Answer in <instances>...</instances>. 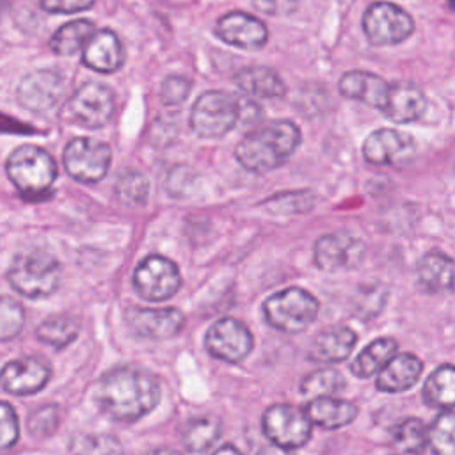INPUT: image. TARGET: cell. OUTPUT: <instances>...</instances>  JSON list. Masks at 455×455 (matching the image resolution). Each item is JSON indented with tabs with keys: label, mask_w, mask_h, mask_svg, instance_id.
I'll return each mask as SVG.
<instances>
[{
	"label": "cell",
	"mask_w": 455,
	"mask_h": 455,
	"mask_svg": "<svg viewBox=\"0 0 455 455\" xmlns=\"http://www.w3.org/2000/svg\"><path fill=\"white\" fill-rule=\"evenodd\" d=\"M192 89V80L183 75H169L162 82L160 98L165 105H180L183 103Z\"/></svg>",
	"instance_id": "60d3db41"
},
{
	"label": "cell",
	"mask_w": 455,
	"mask_h": 455,
	"mask_svg": "<svg viewBox=\"0 0 455 455\" xmlns=\"http://www.w3.org/2000/svg\"><path fill=\"white\" fill-rule=\"evenodd\" d=\"M418 284L430 293L455 288V259L441 251H428L416 265Z\"/></svg>",
	"instance_id": "7402d4cb"
},
{
	"label": "cell",
	"mask_w": 455,
	"mask_h": 455,
	"mask_svg": "<svg viewBox=\"0 0 455 455\" xmlns=\"http://www.w3.org/2000/svg\"><path fill=\"white\" fill-rule=\"evenodd\" d=\"M263 432L272 441L286 450L306 444L311 435V419L307 414L288 403L270 405L263 412Z\"/></svg>",
	"instance_id": "8fae6325"
},
{
	"label": "cell",
	"mask_w": 455,
	"mask_h": 455,
	"mask_svg": "<svg viewBox=\"0 0 455 455\" xmlns=\"http://www.w3.org/2000/svg\"><path fill=\"white\" fill-rule=\"evenodd\" d=\"M363 30L371 44L391 46L414 32V20L405 9L391 2H375L363 14Z\"/></svg>",
	"instance_id": "ba28073f"
},
{
	"label": "cell",
	"mask_w": 455,
	"mask_h": 455,
	"mask_svg": "<svg viewBox=\"0 0 455 455\" xmlns=\"http://www.w3.org/2000/svg\"><path fill=\"white\" fill-rule=\"evenodd\" d=\"M82 60L89 69L98 73L117 71L124 62V52L117 34L110 28L98 30L84 48Z\"/></svg>",
	"instance_id": "44dd1931"
},
{
	"label": "cell",
	"mask_w": 455,
	"mask_h": 455,
	"mask_svg": "<svg viewBox=\"0 0 455 455\" xmlns=\"http://www.w3.org/2000/svg\"><path fill=\"white\" fill-rule=\"evenodd\" d=\"M64 91V78L55 69H34L27 73L18 87V103L30 112L43 114L53 108Z\"/></svg>",
	"instance_id": "4fadbf2b"
},
{
	"label": "cell",
	"mask_w": 455,
	"mask_h": 455,
	"mask_svg": "<svg viewBox=\"0 0 455 455\" xmlns=\"http://www.w3.org/2000/svg\"><path fill=\"white\" fill-rule=\"evenodd\" d=\"M414 149V140L409 133L379 128L371 132L363 144V156L373 165H393L411 155Z\"/></svg>",
	"instance_id": "ac0fdd59"
},
{
	"label": "cell",
	"mask_w": 455,
	"mask_h": 455,
	"mask_svg": "<svg viewBox=\"0 0 455 455\" xmlns=\"http://www.w3.org/2000/svg\"><path fill=\"white\" fill-rule=\"evenodd\" d=\"M427 110L425 92L412 82H393L389 85L387 105L382 114L398 124L418 121Z\"/></svg>",
	"instance_id": "ffe728a7"
},
{
	"label": "cell",
	"mask_w": 455,
	"mask_h": 455,
	"mask_svg": "<svg viewBox=\"0 0 455 455\" xmlns=\"http://www.w3.org/2000/svg\"><path fill=\"white\" fill-rule=\"evenodd\" d=\"M128 327L139 338L148 339H169L181 332L185 316L178 307H132L126 313Z\"/></svg>",
	"instance_id": "2e32d148"
},
{
	"label": "cell",
	"mask_w": 455,
	"mask_h": 455,
	"mask_svg": "<svg viewBox=\"0 0 455 455\" xmlns=\"http://www.w3.org/2000/svg\"><path fill=\"white\" fill-rule=\"evenodd\" d=\"M387 300V288L373 283V284H364L357 290L354 297V311L361 318H373L377 316L382 307L386 306Z\"/></svg>",
	"instance_id": "8d00e7d4"
},
{
	"label": "cell",
	"mask_w": 455,
	"mask_h": 455,
	"mask_svg": "<svg viewBox=\"0 0 455 455\" xmlns=\"http://www.w3.org/2000/svg\"><path fill=\"white\" fill-rule=\"evenodd\" d=\"M252 4L258 11L272 16H288L299 7V0H252Z\"/></svg>",
	"instance_id": "f6af8a7d"
},
{
	"label": "cell",
	"mask_w": 455,
	"mask_h": 455,
	"mask_svg": "<svg viewBox=\"0 0 455 455\" xmlns=\"http://www.w3.org/2000/svg\"><path fill=\"white\" fill-rule=\"evenodd\" d=\"M236 87L254 98H279L286 92L281 75L268 66H247L235 75Z\"/></svg>",
	"instance_id": "cb8c5ba5"
},
{
	"label": "cell",
	"mask_w": 455,
	"mask_h": 455,
	"mask_svg": "<svg viewBox=\"0 0 455 455\" xmlns=\"http://www.w3.org/2000/svg\"><path fill=\"white\" fill-rule=\"evenodd\" d=\"M114 192H116L117 199L123 204L142 206L148 201L149 181L142 172L128 169V171H123L117 176V181L114 185Z\"/></svg>",
	"instance_id": "d6a6232c"
},
{
	"label": "cell",
	"mask_w": 455,
	"mask_h": 455,
	"mask_svg": "<svg viewBox=\"0 0 455 455\" xmlns=\"http://www.w3.org/2000/svg\"><path fill=\"white\" fill-rule=\"evenodd\" d=\"M423 400L427 405L450 411L455 407V366L441 364L423 384Z\"/></svg>",
	"instance_id": "83f0119b"
},
{
	"label": "cell",
	"mask_w": 455,
	"mask_h": 455,
	"mask_svg": "<svg viewBox=\"0 0 455 455\" xmlns=\"http://www.w3.org/2000/svg\"><path fill=\"white\" fill-rule=\"evenodd\" d=\"M94 34L96 27L91 20H73L55 30L48 44L57 55H73L78 50L85 48Z\"/></svg>",
	"instance_id": "f1b7e54d"
},
{
	"label": "cell",
	"mask_w": 455,
	"mask_h": 455,
	"mask_svg": "<svg viewBox=\"0 0 455 455\" xmlns=\"http://www.w3.org/2000/svg\"><path fill=\"white\" fill-rule=\"evenodd\" d=\"M110 160V146L94 137H75L66 144L62 153L68 174L80 183H98L103 180Z\"/></svg>",
	"instance_id": "52a82bcc"
},
{
	"label": "cell",
	"mask_w": 455,
	"mask_h": 455,
	"mask_svg": "<svg viewBox=\"0 0 455 455\" xmlns=\"http://www.w3.org/2000/svg\"><path fill=\"white\" fill-rule=\"evenodd\" d=\"M355 343L357 334L350 327H334L313 339L309 357L318 363H338L350 355Z\"/></svg>",
	"instance_id": "d4e9b609"
},
{
	"label": "cell",
	"mask_w": 455,
	"mask_h": 455,
	"mask_svg": "<svg viewBox=\"0 0 455 455\" xmlns=\"http://www.w3.org/2000/svg\"><path fill=\"white\" fill-rule=\"evenodd\" d=\"M393 443L400 451L418 455L428 444V430L421 419L409 418L395 427Z\"/></svg>",
	"instance_id": "836d02e7"
},
{
	"label": "cell",
	"mask_w": 455,
	"mask_h": 455,
	"mask_svg": "<svg viewBox=\"0 0 455 455\" xmlns=\"http://www.w3.org/2000/svg\"><path fill=\"white\" fill-rule=\"evenodd\" d=\"M300 130L291 121H274L247 133L235 149L238 164L256 174L281 167L299 148Z\"/></svg>",
	"instance_id": "7a4b0ae2"
},
{
	"label": "cell",
	"mask_w": 455,
	"mask_h": 455,
	"mask_svg": "<svg viewBox=\"0 0 455 455\" xmlns=\"http://www.w3.org/2000/svg\"><path fill=\"white\" fill-rule=\"evenodd\" d=\"M20 435V427H18V416L14 409L7 403L2 402L0 405V448L9 450L14 446Z\"/></svg>",
	"instance_id": "7bdbcfd3"
},
{
	"label": "cell",
	"mask_w": 455,
	"mask_h": 455,
	"mask_svg": "<svg viewBox=\"0 0 455 455\" xmlns=\"http://www.w3.org/2000/svg\"><path fill=\"white\" fill-rule=\"evenodd\" d=\"M197 180V174L188 165H176L167 172L165 178V188L174 197H185L194 188V183Z\"/></svg>",
	"instance_id": "ab89813d"
},
{
	"label": "cell",
	"mask_w": 455,
	"mask_h": 455,
	"mask_svg": "<svg viewBox=\"0 0 455 455\" xmlns=\"http://www.w3.org/2000/svg\"><path fill=\"white\" fill-rule=\"evenodd\" d=\"M398 350V343L393 338H377L368 347H364L354 359L350 370L359 379H368L379 373Z\"/></svg>",
	"instance_id": "4316f807"
},
{
	"label": "cell",
	"mask_w": 455,
	"mask_h": 455,
	"mask_svg": "<svg viewBox=\"0 0 455 455\" xmlns=\"http://www.w3.org/2000/svg\"><path fill=\"white\" fill-rule=\"evenodd\" d=\"M215 34L228 44L243 50H259L268 39L267 25L243 11H231L219 18Z\"/></svg>",
	"instance_id": "e0dca14e"
},
{
	"label": "cell",
	"mask_w": 455,
	"mask_h": 455,
	"mask_svg": "<svg viewBox=\"0 0 455 455\" xmlns=\"http://www.w3.org/2000/svg\"><path fill=\"white\" fill-rule=\"evenodd\" d=\"M116 98L108 85L101 82L82 84L69 98L68 110L71 119L89 130L105 126L114 116Z\"/></svg>",
	"instance_id": "30bf717a"
},
{
	"label": "cell",
	"mask_w": 455,
	"mask_h": 455,
	"mask_svg": "<svg viewBox=\"0 0 455 455\" xmlns=\"http://www.w3.org/2000/svg\"><path fill=\"white\" fill-rule=\"evenodd\" d=\"M149 455H181V453H178L176 450H171V448H160V450L151 451Z\"/></svg>",
	"instance_id": "c3c4849f"
},
{
	"label": "cell",
	"mask_w": 455,
	"mask_h": 455,
	"mask_svg": "<svg viewBox=\"0 0 455 455\" xmlns=\"http://www.w3.org/2000/svg\"><path fill=\"white\" fill-rule=\"evenodd\" d=\"M364 256V245L361 240L347 233L323 235L315 242L313 259L320 270L334 272L341 268H352L361 263Z\"/></svg>",
	"instance_id": "5bb4252c"
},
{
	"label": "cell",
	"mask_w": 455,
	"mask_h": 455,
	"mask_svg": "<svg viewBox=\"0 0 455 455\" xmlns=\"http://www.w3.org/2000/svg\"><path fill=\"white\" fill-rule=\"evenodd\" d=\"M39 4L46 12L71 14V12L91 9L94 0H39Z\"/></svg>",
	"instance_id": "ee69618b"
},
{
	"label": "cell",
	"mask_w": 455,
	"mask_h": 455,
	"mask_svg": "<svg viewBox=\"0 0 455 455\" xmlns=\"http://www.w3.org/2000/svg\"><path fill=\"white\" fill-rule=\"evenodd\" d=\"M52 377L48 361L37 355L12 359L2 368V387L11 395H32L46 386Z\"/></svg>",
	"instance_id": "9a60e30c"
},
{
	"label": "cell",
	"mask_w": 455,
	"mask_h": 455,
	"mask_svg": "<svg viewBox=\"0 0 455 455\" xmlns=\"http://www.w3.org/2000/svg\"><path fill=\"white\" fill-rule=\"evenodd\" d=\"M423 371V363L414 354H396L377 375V387L386 393L411 389Z\"/></svg>",
	"instance_id": "603a6c76"
},
{
	"label": "cell",
	"mask_w": 455,
	"mask_h": 455,
	"mask_svg": "<svg viewBox=\"0 0 455 455\" xmlns=\"http://www.w3.org/2000/svg\"><path fill=\"white\" fill-rule=\"evenodd\" d=\"M78 332H80L78 322L68 315L50 316L43 323H39V327L36 329V336L39 338V341L55 348H62L71 341H75Z\"/></svg>",
	"instance_id": "4dcf8cb0"
},
{
	"label": "cell",
	"mask_w": 455,
	"mask_h": 455,
	"mask_svg": "<svg viewBox=\"0 0 455 455\" xmlns=\"http://www.w3.org/2000/svg\"><path fill=\"white\" fill-rule=\"evenodd\" d=\"M434 455H455V412L443 411L428 428Z\"/></svg>",
	"instance_id": "e575fe53"
},
{
	"label": "cell",
	"mask_w": 455,
	"mask_h": 455,
	"mask_svg": "<svg viewBox=\"0 0 455 455\" xmlns=\"http://www.w3.org/2000/svg\"><path fill=\"white\" fill-rule=\"evenodd\" d=\"M7 277L18 293L28 299H43L59 288L60 265L50 252L30 249L14 256Z\"/></svg>",
	"instance_id": "3957f363"
},
{
	"label": "cell",
	"mask_w": 455,
	"mask_h": 455,
	"mask_svg": "<svg viewBox=\"0 0 455 455\" xmlns=\"http://www.w3.org/2000/svg\"><path fill=\"white\" fill-rule=\"evenodd\" d=\"M345 386L343 375L338 373L336 370H316L306 375L300 382V393L304 396L322 398V396H331L338 391H341Z\"/></svg>",
	"instance_id": "d590c367"
},
{
	"label": "cell",
	"mask_w": 455,
	"mask_h": 455,
	"mask_svg": "<svg viewBox=\"0 0 455 455\" xmlns=\"http://www.w3.org/2000/svg\"><path fill=\"white\" fill-rule=\"evenodd\" d=\"M5 172L21 196H43L57 178V164L46 149L25 144L9 155Z\"/></svg>",
	"instance_id": "277c9868"
},
{
	"label": "cell",
	"mask_w": 455,
	"mask_h": 455,
	"mask_svg": "<svg viewBox=\"0 0 455 455\" xmlns=\"http://www.w3.org/2000/svg\"><path fill=\"white\" fill-rule=\"evenodd\" d=\"M25 322L23 307L11 297H2L0 302V339L9 341L21 332Z\"/></svg>",
	"instance_id": "74e56055"
},
{
	"label": "cell",
	"mask_w": 455,
	"mask_h": 455,
	"mask_svg": "<svg viewBox=\"0 0 455 455\" xmlns=\"http://www.w3.org/2000/svg\"><path fill=\"white\" fill-rule=\"evenodd\" d=\"M263 313L274 329L299 332L316 318L318 300L304 288L290 286L270 295L263 304Z\"/></svg>",
	"instance_id": "5b68a950"
},
{
	"label": "cell",
	"mask_w": 455,
	"mask_h": 455,
	"mask_svg": "<svg viewBox=\"0 0 455 455\" xmlns=\"http://www.w3.org/2000/svg\"><path fill=\"white\" fill-rule=\"evenodd\" d=\"M71 455H123V446L110 434H75L69 439Z\"/></svg>",
	"instance_id": "1f68e13d"
},
{
	"label": "cell",
	"mask_w": 455,
	"mask_h": 455,
	"mask_svg": "<svg viewBox=\"0 0 455 455\" xmlns=\"http://www.w3.org/2000/svg\"><path fill=\"white\" fill-rule=\"evenodd\" d=\"M389 85L384 78H380L375 73L354 69L347 71L339 78V92L348 100L363 101L373 108L384 110L389 98Z\"/></svg>",
	"instance_id": "d6986e66"
},
{
	"label": "cell",
	"mask_w": 455,
	"mask_h": 455,
	"mask_svg": "<svg viewBox=\"0 0 455 455\" xmlns=\"http://www.w3.org/2000/svg\"><path fill=\"white\" fill-rule=\"evenodd\" d=\"M220 421L215 416H201L185 425L183 444L192 453L206 451L220 435Z\"/></svg>",
	"instance_id": "f546056e"
},
{
	"label": "cell",
	"mask_w": 455,
	"mask_h": 455,
	"mask_svg": "<svg viewBox=\"0 0 455 455\" xmlns=\"http://www.w3.org/2000/svg\"><path fill=\"white\" fill-rule=\"evenodd\" d=\"M57 425H59V414H57V407L53 405H43L36 409L28 418V430L34 437L52 435Z\"/></svg>",
	"instance_id": "b9f144b4"
},
{
	"label": "cell",
	"mask_w": 455,
	"mask_h": 455,
	"mask_svg": "<svg viewBox=\"0 0 455 455\" xmlns=\"http://www.w3.org/2000/svg\"><path fill=\"white\" fill-rule=\"evenodd\" d=\"M204 345L213 357L226 363H240L251 354L254 339L245 323L226 316L208 329Z\"/></svg>",
	"instance_id": "7c38bea8"
},
{
	"label": "cell",
	"mask_w": 455,
	"mask_h": 455,
	"mask_svg": "<svg viewBox=\"0 0 455 455\" xmlns=\"http://www.w3.org/2000/svg\"><path fill=\"white\" fill-rule=\"evenodd\" d=\"M313 194L309 190H300V192H284L277 194L265 203L272 212L277 213H299V212H307L313 206Z\"/></svg>",
	"instance_id": "f35d334b"
},
{
	"label": "cell",
	"mask_w": 455,
	"mask_h": 455,
	"mask_svg": "<svg viewBox=\"0 0 455 455\" xmlns=\"http://www.w3.org/2000/svg\"><path fill=\"white\" fill-rule=\"evenodd\" d=\"M132 281L137 293L149 302L167 300L181 286L180 268L174 261L160 254H149L144 258L137 265Z\"/></svg>",
	"instance_id": "9c48e42d"
},
{
	"label": "cell",
	"mask_w": 455,
	"mask_h": 455,
	"mask_svg": "<svg viewBox=\"0 0 455 455\" xmlns=\"http://www.w3.org/2000/svg\"><path fill=\"white\" fill-rule=\"evenodd\" d=\"M213 455H242V453L233 444H224Z\"/></svg>",
	"instance_id": "7dc6e473"
},
{
	"label": "cell",
	"mask_w": 455,
	"mask_h": 455,
	"mask_svg": "<svg viewBox=\"0 0 455 455\" xmlns=\"http://www.w3.org/2000/svg\"><path fill=\"white\" fill-rule=\"evenodd\" d=\"M240 116L238 98L222 91H206L190 110V128L197 137L217 139L233 130Z\"/></svg>",
	"instance_id": "8992f818"
},
{
	"label": "cell",
	"mask_w": 455,
	"mask_h": 455,
	"mask_svg": "<svg viewBox=\"0 0 455 455\" xmlns=\"http://www.w3.org/2000/svg\"><path fill=\"white\" fill-rule=\"evenodd\" d=\"M306 414L313 425H318L327 430H336L355 419L357 407L348 400L322 396L307 403Z\"/></svg>",
	"instance_id": "484cf974"
},
{
	"label": "cell",
	"mask_w": 455,
	"mask_h": 455,
	"mask_svg": "<svg viewBox=\"0 0 455 455\" xmlns=\"http://www.w3.org/2000/svg\"><path fill=\"white\" fill-rule=\"evenodd\" d=\"M258 455H293L286 448H281L277 444H268L258 451Z\"/></svg>",
	"instance_id": "bcb514c9"
},
{
	"label": "cell",
	"mask_w": 455,
	"mask_h": 455,
	"mask_svg": "<svg viewBox=\"0 0 455 455\" xmlns=\"http://www.w3.org/2000/svg\"><path fill=\"white\" fill-rule=\"evenodd\" d=\"M94 396L110 419L135 421L158 405L160 386L148 371L116 368L100 379Z\"/></svg>",
	"instance_id": "6da1fadb"
}]
</instances>
